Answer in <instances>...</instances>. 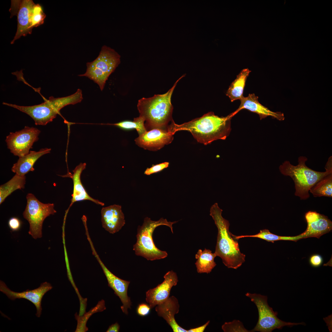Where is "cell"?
<instances>
[{"label": "cell", "instance_id": "6da1fadb", "mask_svg": "<svg viewBox=\"0 0 332 332\" xmlns=\"http://www.w3.org/2000/svg\"><path fill=\"white\" fill-rule=\"evenodd\" d=\"M231 113L224 117H219L213 112L180 124H176L173 120L168 126L173 134L178 131H188L199 143L206 145L219 139L225 140L231 130Z\"/></svg>", "mask_w": 332, "mask_h": 332}, {"label": "cell", "instance_id": "7a4b0ae2", "mask_svg": "<svg viewBox=\"0 0 332 332\" xmlns=\"http://www.w3.org/2000/svg\"><path fill=\"white\" fill-rule=\"evenodd\" d=\"M223 210L215 203L211 207L210 215L218 230L215 253L221 258L228 268L237 269L245 261V255L240 251L238 242L229 231L230 223L222 215Z\"/></svg>", "mask_w": 332, "mask_h": 332}, {"label": "cell", "instance_id": "3957f363", "mask_svg": "<svg viewBox=\"0 0 332 332\" xmlns=\"http://www.w3.org/2000/svg\"><path fill=\"white\" fill-rule=\"evenodd\" d=\"M184 76L183 75L179 78L165 93L155 95L149 98L143 97L138 101L137 107L139 116L144 118L147 131L155 128H167L169 123L173 120L172 96L178 82Z\"/></svg>", "mask_w": 332, "mask_h": 332}, {"label": "cell", "instance_id": "277c9868", "mask_svg": "<svg viewBox=\"0 0 332 332\" xmlns=\"http://www.w3.org/2000/svg\"><path fill=\"white\" fill-rule=\"evenodd\" d=\"M307 160L306 157L301 156L298 158L297 165H294L289 161L286 160L279 167L283 175L289 176L292 179L295 189L294 195L301 200L308 199L310 189L325 176L332 173V156L329 158L324 172L315 171L308 167L306 164Z\"/></svg>", "mask_w": 332, "mask_h": 332}, {"label": "cell", "instance_id": "5b68a950", "mask_svg": "<svg viewBox=\"0 0 332 332\" xmlns=\"http://www.w3.org/2000/svg\"><path fill=\"white\" fill-rule=\"evenodd\" d=\"M177 222H169L163 218L157 221H153L146 217L142 225L138 226L137 228L136 241L133 248L135 254L151 261L166 257L168 255L167 252L161 250L155 246L152 238L153 233L157 227L165 225L170 227L173 233L172 225Z\"/></svg>", "mask_w": 332, "mask_h": 332}, {"label": "cell", "instance_id": "8992f818", "mask_svg": "<svg viewBox=\"0 0 332 332\" xmlns=\"http://www.w3.org/2000/svg\"><path fill=\"white\" fill-rule=\"evenodd\" d=\"M10 18L17 17V29L11 44L21 36L31 34L32 29L43 24L46 15L42 7L32 0H12Z\"/></svg>", "mask_w": 332, "mask_h": 332}, {"label": "cell", "instance_id": "52a82bcc", "mask_svg": "<svg viewBox=\"0 0 332 332\" xmlns=\"http://www.w3.org/2000/svg\"><path fill=\"white\" fill-rule=\"evenodd\" d=\"M120 55L114 49L103 45L97 58L86 63L85 73L79 76L86 77L93 81L102 91L109 77L120 63Z\"/></svg>", "mask_w": 332, "mask_h": 332}, {"label": "cell", "instance_id": "ba28073f", "mask_svg": "<svg viewBox=\"0 0 332 332\" xmlns=\"http://www.w3.org/2000/svg\"><path fill=\"white\" fill-rule=\"evenodd\" d=\"M245 295L249 298L256 306L259 313L257 323L251 331L271 332L275 329H280L284 326H293L304 322L292 323L281 320L277 317L278 313L273 311L268 305L267 296L255 293H247Z\"/></svg>", "mask_w": 332, "mask_h": 332}, {"label": "cell", "instance_id": "9c48e42d", "mask_svg": "<svg viewBox=\"0 0 332 332\" xmlns=\"http://www.w3.org/2000/svg\"><path fill=\"white\" fill-rule=\"evenodd\" d=\"M27 204L23 216L30 224L29 233L34 239L42 237V224L45 219L56 212L53 204H44L34 195L28 193L26 196Z\"/></svg>", "mask_w": 332, "mask_h": 332}, {"label": "cell", "instance_id": "30bf717a", "mask_svg": "<svg viewBox=\"0 0 332 332\" xmlns=\"http://www.w3.org/2000/svg\"><path fill=\"white\" fill-rule=\"evenodd\" d=\"M24 113L32 118L36 125H45L52 121L63 108L67 105L64 97H51L41 104L31 106H22L4 102L3 103Z\"/></svg>", "mask_w": 332, "mask_h": 332}, {"label": "cell", "instance_id": "8fae6325", "mask_svg": "<svg viewBox=\"0 0 332 332\" xmlns=\"http://www.w3.org/2000/svg\"><path fill=\"white\" fill-rule=\"evenodd\" d=\"M40 132L37 128L26 126L15 132H10L6 137L8 148L14 155L19 157L30 152L34 143L38 139Z\"/></svg>", "mask_w": 332, "mask_h": 332}, {"label": "cell", "instance_id": "7c38bea8", "mask_svg": "<svg viewBox=\"0 0 332 332\" xmlns=\"http://www.w3.org/2000/svg\"><path fill=\"white\" fill-rule=\"evenodd\" d=\"M52 288L50 283L46 282L41 283L37 288L18 292L11 290L1 280L0 282V291L5 294L10 299L14 300L16 299L23 298L32 303L36 307L37 312L36 315L38 317H40L41 314L42 310L41 303L42 298L45 294Z\"/></svg>", "mask_w": 332, "mask_h": 332}, {"label": "cell", "instance_id": "4fadbf2b", "mask_svg": "<svg viewBox=\"0 0 332 332\" xmlns=\"http://www.w3.org/2000/svg\"><path fill=\"white\" fill-rule=\"evenodd\" d=\"M173 134L168 128H155L146 131L139 135L135 141L136 144L145 149L155 151L165 145L171 143Z\"/></svg>", "mask_w": 332, "mask_h": 332}, {"label": "cell", "instance_id": "5bb4252c", "mask_svg": "<svg viewBox=\"0 0 332 332\" xmlns=\"http://www.w3.org/2000/svg\"><path fill=\"white\" fill-rule=\"evenodd\" d=\"M92 249L93 254L100 265L106 278L108 286L114 290L115 294L120 299L122 303V305L121 307L122 312L128 314V309L131 308L132 305L130 298L128 296L127 294L130 281L122 279L112 273L101 260L94 249L93 246L92 247Z\"/></svg>", "mask_w": 332, "mask_h": 332}, {"label": "cell", "instance_id": "9a60e30c", "mask_svg": "<svg viewBox=\"0 0 332 332\" xmlns=\"http://www.w3.org/2000/svg\"><path fill=\"white\" fill-rule=\"evenodd\" d=\"M164 278L162 283L146 292V300L151 309L166 300L169 297L172 287L178 281L176 273L172 270L168 272Z\"/></svg>", "mask_w": 332, "mask_h": 332}, {"label": "cell", "instance_id": "2e32d148", "mask_svg": "<svg viewBox=\"0 0 332 332\" xmlns=\"http://www.w3.org/2000/svg\"><path fill=\"white\" fill-rule=\"evenodd\" d=\"M305 217L307 225L306 231L302 233L304 238L314 237L319 239L332 230V221L324 215L309 211L305 213Z\"/></svg>", "mask_w": 332, "mask_h": 332}, {"label": "cell", "instance_id": "e0dca14e", "mask_svg": "<svg viewBox=\"0 0 332 332\" xmlns=\"http://www.w3.org/2000/svg\"><path fill=\"white\" fill-rule=\"evenodd\" d=\"M101 213L102 227L111 234L119 231L125 224L124 215L120 205L115 204L103 207Z\"/></svg>", "mask_w": 332, "mask_h": 332}, {"label": "cell", "instance_id": "ac0fdd59", "mask_svg": "<svg viewBox=\"0 0 332 332\" xmlns=\"http://www.w3.org/2000/svg\"><path fill=\"white\" fill-rule=\"evenodd\" d=\"M180 305L177 299L174 296L169 297L163 302L157 305L155 310L158 316L163 318L171 326L174 332H188L179 325L175 315L178 313Z\"/></svg>", "mask_w": 332, "mask_h": 332}, {"label": "cell", "instance_id": "d6986e66", "mask_svg": "<svg viewBox=\"0 0 332 332\" xmlns=\"http://www.w3.org/2000/svg\"><path fill=\"white\" fill-rule=\"evenodd\" d=\"M258 97L254 93L249 94L247 97H244L240 100V104L235 112L232 113L233 116L241 110L245 109L259 115L260 119L271 116L280 121L285 119L284 114L281 112H272L261 104L258 100Z\"/></svg>", "mask_w": 332, "mask_h": 332}, {"label": "cell", "instance_id": "ffe728a7", "mask_svg": "<svg viewBox=\"0 0 332 332\" xmlns=\"http://www.w3.org/2000/svg\"><path fill=\"white\" fill-rule=\"evenodd\" d=\"M86 164L81 163L73 171V174L68 172L63 177L71 178L73 182V191L70 206L75 202L84 200L91 201L96 204L104 206V203L90 196L87 192L82 184L81 180V173L86 168Z\"/></svg>", "mask_w": 332, "mask_h": 332}, {"label": "cell", "instance_id": "44dd1931", "mask_svg": "<svg viewBox=\"0 0 332 332\" xmlns=\"http://www.w3.org/2000/svg\"><path fill=\"white\" fill-rule=\"evenodd\" d=\"M50 148H45L38 152L30 151L26 155L19 157L17 162L14 164L12 171L20 176H25L29 172L34 170V164L40 157L50 153Z\"/></svg>", "mask_w": 332, "mask_h": 332}, {"label": "cell", "instance_id": "7402d4cb", "mask_svg": "<svg viewBox=\"0 0 332 332\" xmlns=\"http://www.w3.org/2000/svg\"><path fill=\"white\" fill-rule=\"evenodd\" d=\"M251 72L248 68L242 69L229 86L226 95L231 102L237 100H240L244 97L243 93L246 82Z\"/></svg>", "mask_w": 332, "mask_h": 332}, {"label": "cell", "instance_id": "603a6c76", "mask_svg": "<svg viewBox=\"0 0 332 332\" xmlns=\"http://www.w3.org/2000/svg\"><path fill=\"white\" fill-rule=\"evenodd\" d=\"M216 256L209 249H205L202 251L199 249L195 255L197 260L195 263L197 271L199 273H210L216 266L214 261Z\"/></svg>", "mask_w": 332, "mask_h": 332}, {"label": "cell", "instance_id": "cb8c5ba5", "mask_svg": "<svg viewBox=\"0 0 332 332\" xmlns=\"http://www.w3.org/2000/svg\"><path fill=\"white\" fill-rule=\"evenodd\" d=\"M25 176H21L16 174L12 178L0 187V204L14 191L24 188L26 184Z\"/></svg>", "mask_w": 332, "mask_h": 332}, {"label": "cell", "instance_id": "d4e9b609", "mask_svg": "<svg viewBox=\"0 0 332 332\" xmlns=\"http://www.w3.org/2000/svg\"><path fill=\"white\" fill-rule=\"evenodd\" d=\"M231 235L235 239L237 240L243 238L254 237L259 238L273 243L275 241L278 240H289L296 242L298 240L304 238L302 233L294 236H281L271 233L267 229L260 230L259 233L254 235L236 236L232 234Z\"/></svg>", "mask_w": 332, "mask_h": 332}, {"label": "cell", "instance_id": "484cf974", "mask_svg": "<svg viewBox=\"0 0 332 332\" xmlns=\"http://www.w3.org/2000/svg\"><path fill=\"white\" fill-rule=\"evenodd\" d=\"M314 197H332V173L325 176L310 190Z\"/></svg>", "mask_w": 332, "mask_h": 332}, {"label": "cell", "instance_id": "4316f807", "mask_svg": "<svg viewBox=\"0 0 332 332\" xmlns=\"http://www.w3.org/2000/svg\"><path fill=\"white\" fill-rule=\"evenodd\" d=\"M145 119L142 116H139L138 117L134 118L133 121H125L117 123L106 124L116 126L124 129H136L139 135L147 131L144 126Z\"/></svg>", "mask_w": 332, "mask_h": 332}, {"label": "cell", "instance_id": "83f0119b", "mask_svg": "<svg viewBox=\"0 0 332 332\" xmlns=\"http://www.w3.org/2000/svg\"><path fill=\"white\" fill-rule=\"evenodd\" d=\"M224 332H250L244 327L242 323L239 320L225 322L222 326Z\"/></svg>", "mask_w": 332, "mask_h": 332}, {"label": "cell", "instance_id": "f1b7e54d", "mask_svg": "<svg viewBox=\"0 0 332 332\" xmlns=\"http://www.w3.org/2000/svg\"><path fill=\"white\" fill-rule=\"evenodd\" d=\"M169 164L168 162H166L153 165L151 167L147 168L144 171V174L146 175H149L160 172L168 168Z\"/></svg>", "mask_w": 332, "mask_h": 332}, {"label": "cell", "instance_id": "f546056e", "mask_svg": "<svg viewBox=\"0 0 332 332\" xmlns=\"http://www.w3.org/2000/svg\"><path fill=\"white\" fill-rule=\"evenodd\" d=\"M22 224V221L17 217L11 218L8 222V226L12 231H18L21 227Z\"/></svg>", "mask_w": 332, "mask_h": 332}, {"label": "cell", "instance_id": "4dcf8cb0", "mask_svg": "<svg viewBox=\"0 0 332 332\" xmlns=\"http://www.w3.org/2000/svg\"><path fill=\"white\" fill-rule=\"evenodd\" d=\"M309 262L310 265L314 267H318L323 263V259L321 255L318 254L313 255L310 257Z\"/></svg>", "mask_w": 332, "mask_h": 332}, {"label": "cell", "instance_id": "1f68e13d", "mask_svg": "<svg viewBox=\"0 0 332 332\" xmlns=\"http://www.w3.org/2000/svg\"><path fill=\"white\" fill-rule=\"evenodd\" d=\"M151 309L149 305L142 303L138 305L136 309V312L139 315L145 316L149 314Z\"/></svg>", "mask_w": 332, "mask_h": 332}, {"label": "cell", "instance_id": "d6a6232c", "mask_svg": "<svg viewBox=\"0 0 332 332\" xmlns=\"http://www.w3.org/2000/svg\"><path fill=\"white\" fill-rule=\"evenodd\" d=\"M210 322V321H208L204 324L195 328H191L188 330V332H203Z\"/></svg>", "mask_w": 332, "mask_h": 332}, {"label": "cell", "instance_id": "836d02e7", "mask_svg": "<svg viewBox=\"0 0 332 332\" xmlns=\"http://www.w3.org/2000/svg\"><path fill=\"white\" fill-rule=\"evenodd\" d=\"M120 326L117 322L113 324L110 326L108 330L106 331V332H119L120 329Z\"/></svg>", "mask_w": 332, "mask_h": 332}]
</instances>
